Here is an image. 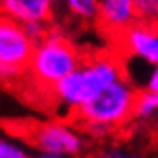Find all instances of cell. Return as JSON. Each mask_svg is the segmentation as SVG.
Returning <instances> with one entry per match:
<instances>
[{
    "mask_svg": "<svg viewBox=\"0 0 158 158\" xmlns=\"http://www.w3.org/2000/svg\"><path fill=\"white\" fill-rule=\"evenodd\" d=\"M122 77H125V72L120 56L112 52L94 54L91 58H85L83 64L64 81H60L50 94L68 112L75 114L79 108H83L87 102H91Z\"/></svg>",
    "mask_w": 158,
    "mask_h": 158,
    "instance_id": "obj_1",
    "label": "cell"
},
{
    "mask_svg": "<svg viewBox=\"0 0 158 158\" xmlns=\"http://www.w3.org/2000/svg\"><path fill=\"white\" fill-rule=\"evenodd\" d=\"M137 91L127 77H122L73 114L79 127L91 139H104L135 116Z\"/></svg>",
    "mask_w": 158,
    "mask_h": 158,
    "instance_id": "obj_2",
    "label": "cell"
},
{
    "mask_svg": "<svg viewBox=\"0 0 158 158\" xmlns=\"http://www.w3.org/2000/svg\"><path fill=\"white\" fill-rule=\"evenodd\" d=\"M83 60L81 50L64 33L50 29V33L35 46L27 68V77L33 79L37 87L52 93L60 81H64L83 64Z\"/></svg>",
    "mask_w": 158,
    "mask_h": 158,
    "instance_id": "obj_3",
    "label": "cell"
},
{
    "mask_svg": "<svg viewBox=\"0 0 158 158\" xmlns=\"http://www.w3.org/2000/svg\"><path fill=\"white\" fill-rule=\"evenodd\" d=\"M19 135L37 152L60 158H79L87 147V135L83 133V129L64 120L29 123V127Z\"/></svg>",
    "mask_w": 158,
    "mask_h": 158,
    "instance_id": "obj_4",
    "label": "cell"
},
{
    "mask_svg": "<svg viewBox=\"0 0 158 158\" xmlns=\"http://www.w3.org/2000/svg\"><path fill=\"white\" fill-rule=\"evenodd\" d=\"M35 44L19 21L0 12V83H15L27 75Z\"/></svg>",
    "mask_w": 158,
    "mask_h": 158,
    "instance_id": "obj_5",
    "label": "cell"
},
{
    "mask_svg": "<svg viewBox=\"0 0 158 158\" xmlns=\"http://www.w3.org/2000/svg\"><path fill=\"white\" fill-rule=\"evenodd\" d=\"M118 44L125 54L145 62L151 68L158 66V23L137 21L127 33L118 39Z\"/></svg>",
    "mask_w": 158,
    "mask_h": 158,
    "instance_id": "obj_6",
    "label": "cell"
},
{
    "mask_svg": "<svg viewBox=\"0 0 158 158\" xmlns=\"http://www.w3.org/2000/svg\"><path fill=\"white\" fill-rule=\"evenodd\" d=\"M97 21L106 35L118 41L139 21L135 0H102Z\"/></svg>",
    "mask_w": 158,
    "mask_h": 158,
    "instance_id": "obj_7",
    "label": "cell"
},
{
    "mask_svg": "<svg viewBox=\"0 0 158 158\" xmlns=\"http://www.w3.org/2000/svg\"><path fill=\"white\" fill-rule=\"evenodd\" d=\"M0 12L19 21L27 23H48L54 15V2L50 0H0Z\"/></svg>",
    "mask_w": 158,
    "mask_h": 158,
    "instance_id": "obj_8",
    "label": "cell"
},
{
    "mask_svg": "<svg viewBox=\"0 0 158 158\" xmlns=\"http://www.w3.org/2000/svg\"><path fill=\"white\" fill-rule=\"evenodd\" d=\"M83 158H152L145 148L127 143H106L93 148Z\"/></svg>",
    "mask_w": 158,
    "mask_h": 158,
    "instance_id": "obj_9",
    "label": "cell"
},
{
    "mask_svg": "<svg viewBox=\"0 0 158 158\" xmlns=\"http://www.w3.org/2000/svg\"><path fill=\"white\" fill-rule=\"evenodd\" d=\"M31 147L19 133L0 127V158H33Z\"/></svg>",
    "mask_w": 158,
    "mask_h": 158,
    "instance_id": "obj_10",
    "label": "cell"
},
{
    "mask_svg": "<svg viewBox=\"0 0 158 158\" xmlns=\"http://www.w3.org/2000/svg\"><path fill=\"white\" fill-rule=\"evenodd\" d=\"M135 118L141 123H148L158 127V94L148 93V91H141L137 94V102H135Z\"/></svg>",
    "mask_w": 158,
    "mask_h": 158,
    "instance_id": "obj_11",
    "label": "cell"
},
{
    "mask_svg": "<svg viewBox=\"0 0 158 158\" xmlns=\"http://www.w3.org/2000/svg\"><path fill=\"white\" fill-rule=\"evenodd\" d=\"M66 12L79 21H94L98 19L100 2L97 0H66Z\"/></svg>",
    "mask_w": 158,
    "mask_h": 158,
    "instance_id": "obj_12",
    "label": "cell"
},
{
    "mask_svg": "<svg viewBox=\"0 0 158 158\" xmlns=\"http://www.w3.org/2000/svg\"><path fill=\"white\" fill-rule=\"evenodd\" d=\"M137 18L145 23H158V0H135Z\"/></svg>",
    "mask_w": 158,
    "mask_h": 158,
    "instance_id": "obj_13",
    "label": "cell"
},
{
    "mask_svg": "<svg viewBox=\"0 0 158 158\" xmlns=\"http://www.w3.org/2000/svg\"><path fill=\"white\" fill-rule=\"evenodd\" d=\"M145 91L158 94V66L151 68V72H148V75L145 79Z\"/></svg>",
    "mask_w": 158,
    "mask_h": 158,
    "instance_id": "obj_14",
    "label": "cell"
},
{
    "mask_svg": "<svg viewBox=\"0 0 158 158\" xmlns=\"http://www.w3.org/2000/svg\"><path fill=\"white\" fill-rule=\"evenodd\" d=\"M33 158H60V156H52V154H41V152H35Z\"/></svg>",
    "mask_w": 158,
    "mask_h": 158,
    "instance_id": "obj_15",
    "label": "cell"
}]
</instances>
